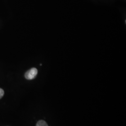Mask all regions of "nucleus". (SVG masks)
<instances>
[{"label": "nucleus", "instance_id": "1", "mask_svg": "<svg viewBox=\"0 0 126 126\" xmlns=\"http://www.w3.org/2000/svg\"><path fill=\"white\" fill-rule=\"evenodd\" d=\"M37 70L36 68H32L25 73V77L27 79L32 80L35 78L37 74Z\"/></svg>", "mask_w": 126, "mask_h": 126}, {"label": "nucleus", "instance_id": "2", "mask_svg": "<svg viewBox=\"0 0 126 126\" xmlns=\"http://www.w3.org/2000/svg\"><path fill=\"white\" fill-rule=\"evenodd\" d=\"M36 126H48V125L45 121L41 120L37 122V123H36Z\"/></svg>", "mask_w": 126, "mask_h": 126}, {"label": "nucleus", "instance_id": "3", "mask_svg": "<svg viewBox=\"0 0 126 126\" xmlns=\"http://www.w3.org/2000/svg\"><path fill=\"white\" fill-rule=\"evenodd\" d=\"M4 94V92L1 88H0V99L3 96Z\"/></svg>", "mask_w": 126, "mask_h": 126}]
</instances>
